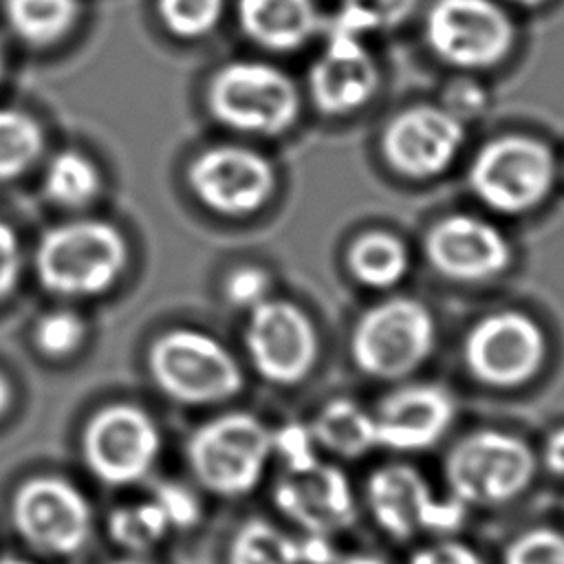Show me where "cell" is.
<instances>
[{"label":"cell","mask_w":564,"mask_h":564,"mask_svg":"<svg viewBox=\"0 0 564 564\" xmlns=\"http://www.w3.org/2000/svg\"><path fill=\"white\" fill-rule=\"evenodd\" d=\"M126 264L123 236L106 220H73L48 229L35 249L40 284L64 297L99 295Z\"/></svg>","instance_id":"1"},{"label":"cell","mask_w":564,"mask_h":564,"mask_svg":"<svg viewBox=\"0 0 564 564\" xmlns=\"http://www.w3.org/2000/svg\"><path fill=\"white\" fill-rule=\"evenodd\" d=\"M271 454V430L249 412H227L198 425L185 445L194 478L220 498L249 494Z\"/></svg>","instance_id":"2"},{"label":"cell","mask_w":564,"mask_h":564,"mask_svg":"<svg viewBox=\"0 0 564 564\" xmlns=\"http://www.w3.org/2000/svg\"><path fill=\"white\" fill-rule=\"evenodd\" d=\"M154 386L172 401L212 405L242 390V370L234 355L212 335L196 328H172L148 350Z\"/></svg>","instance_id":"3"},{"label":"cell","mask_w":564,"mask_h":564,"mask_svg":"<svg viewBox=\"0 0 564 564\" xmlns=\"http://www.w3.org/2000/svg\"><path fill=\"white\" fill-rule=\"evenodd\" d=\"M449 496L467 507H498L518 498L535 476V454L516 434L478 430L452 445L443 460Z\"/></svg>","instance_id":"4"},{"label":"cell","mask_w":564,"mask_h":564,"mask_svg":"<svg viewBox=\"0 0 564 564\" xmlns=\"http://www.w3.org/2000/svg\"><path fill=\"white\" fill-rule=\"evenodd\" d=\"M207 108L231 130L275 137L295 123L300 93L278 66L242 59L214 73L207 86Z\"/></svg>","instance_id":"5"},{"label":"cell","mask_w":564,"mask_h":564,"mask_svg":"<svg viewBox=\"0 0 564 564\" xmlns=\"http://www.w3.org/2000/svg\"><path fill=\"white\" fill-rule=\"evenodd\" d=\"M436 324L425 304L394 295L366 308L350 335L355 366L375 379L394 381L414 372L432 352Z\"/></svg>","instance_id":"6"},{"label":"cell","mask_w":564,"mask_h":564,"mask_svg":"<svg viewBox=\"0 0 564 564\" xmlns=\"http://www.w3.org/2000/svg\"><path fill=\"white\" fill-rule=\"evenodd\" d=\"M555 170L553 152L544 141L529 134H502L476 152L467 181L489 209L522 214L549 196Z\"/></svg>","instance_id":"7"},{"label":"cell","mask_w":564,"mask_h":564,"mask_svg":"<svg viewBox=\"0 0 564 564\" xmlns=\"http://www.w3.org/2000/svg\"><path fill=\"white\" fill-rule=\"evenodd\" d=\"M161 452L152 416L132 403L97 410L82 430V460L104 485L126 487L143 480Z\"/></svg>","instance_id":"8"},{"label":"cell","mask_w":564,"mask_h":564,"mask_svg":"<svg viewBox=\"0 0 564 564\" xmlns=\"http://www.w3.org/2000/svg\"><path fill=\"white\" fill-rule=\"evenodd\" d=\"M11 524L31 549L68 557L86 546L93 511L73 482L59 476H33L11 498Z\"/></svg>","instance_id":"9"},{"label":"cell","mask_w":564,"mask_h":564,"mask_svg":"<svg viewBox=\"0 0 564 564\" xmlns=\"http://www.w3.org/2000/svg\"><path fill=\"white\" fill-rule=\"evenodd\" d=\"M546 357L540 324L522 311H496L480 317L465 335L467 372L491 388H516L533 379Z\"/></svg>","instance_id":"10"},{"label":"cell","mask_w":564,"mask_h":564,"mask_svg":"<svg viewBox=\"0 0 564 564\" xmlns=\"http://www.w3.org/2000/svg\"><path fill=\"white\" fill-rule=\"evenodd\" d=\"M425 42L445 64L487 68L513 46V22L494 0H434L425 13Z\"/></svg>","instance_id":"11"},{"label":"cell","mask_w":564,"mask_h":564,"mask_svg":"<svg viewBox=\"0 0 564 564\" xmlns=\"http://www.w3.org/2000/svg\"><path fill=\"white\" fill-rule=\"evenodd\" d=\"M366 502L379 529L399 542L419 533H452L467 513V505L454 496L434 498L421 471L405 463L375 469L366 482Z\"/></svg>","instance_id":"12"},{"label":"cell","mask_w":564,"mask_h":564,"mask_svg":"<svg viewBox=\"0 0 564 564\" xmlns=\"http://www.w3.org/2000/svg\"><path fill=\"white\" fill-rule=\"evenodd\" d=\"M245 346L253 370L278 386L300 383L317 359L315 326L289 300L267 297L249 311Z\"/></svg>","instance_id":"13"},{"label":"cell","mask_w":564,"mask_h":564,"mask_svg":"<svg viewBox=\"0 0 564 564\" xmlns=\"http://www.w3.org/2000/svg\"><path fill=\"white\" fill-rule=\"evenodd\" d=\"M275 181L271 161L242 145L207 148L187 167V183L198 200L225 216L258 212L271 198Z\"/></svg>","instance_id":"14"},{"label":"cell","mask_w":564,"mask_h":564,"mask_svg":"<svg viewBox=\"0 0 564 564\" xmlns=\"http://www.w3.org/2000/svg\"><path fill=\"white\" fill-rule=\"evenodd\" d=\"M463 139V121L454 112L419 104L388 121L381 134V152L394 172L410 178H432L452 165Z\"/></svg>","instance_id":"15"},{"label":"cell","mask_w":564,"mask_h":564,"mask_svg":"<svg viewBox=\"0 0 564 564\" xmlns=\"http://www.w3.org/2000/svg\"><path fill=\"white\" fill-rule=\"evenodd\" d=\"M273 505L304 533L317 535L339 533L357 518L346 474L322 460L302 471H284L273 485Z\"/></svg>","instance_id":"16"},{"label":"cell","mask_w":564,"mask_h":564,"mask_svg":"<svg viewBox=\"0 0 564 564\" xmlns=\"http://www.w3.org/2000/svg\"><path fill=\"white\" fill-rule=\"evenodd\" d=\"M425 256L432 269L449 280L480 282L509 267L511 247L491 223L469 214H452L430 227Z\"/></svg>","instance_id":"17"},{"label":"cell","mask_w":564,"mask_h":564,"mask_svg":"<svg viewBox=\"0 0 564 564\" xmlns=\"http://www.w3.org/2000/svg\"><path fill=\"white\" fill-rule=\"evenodd\" d=\"M379 86V68L364 37L333 31L319 57L308 68L313 106L328 117H344L370 101Z\"/></svg>","instance_id":"18"},{"label":"cell","mask_w":564,"mask_h":564,"mask_svg":"<svg viewBox=\"0 0 564 564\" xmlns=\"http://www.w3.org/2000/svg\"><path fill=\"white\" fill-rule=\"evenodd\" d=\"M452 394L434 383H410L388 392L372 412L377 445L419 452L441 441L454 421Z\"/></svg>","instance_id":"19"},{"label":"cell","mask_w":564,"mask_h":564,"mask_svg":"<svg viewBox=\"0 0 564 564\" xmlns=\"http://www.w3.org/2000/svg\"><path fill=\"white\" fill-rule=\"evenodd\" d=\"M242 33L267 51H295L319 26L315 0H238Z\"/></svg>","instance_id":"20"},{"label":"cell","mask_w":564,"mask_h":564,"mask_svg":"<svg viewBox=\"0 0 564 564\" xmlns=\"http://www.w3.org/2000/svg\"><path fill=\"white\" fill-rule=\"evenodd\" d=\"M308 427L317 447L341 458H361L377 447L372 414L352 399H330Z\"/></svg>","instance_id":"21"},{"label":"cell","mask_w":564,"mask_h":564,"mask_svg":"<svg viewBox=\"0 0 564 564\" xmlns=\"http://www.w3.org/2000/svg\"><path fill=\"white\" fill-rule=\"evenodd\" d=\"M346 262L357 282L370 289H390L405 278L410 256L397 236L368 231L355 238Z\"/></svg>","instance_id":"22"},{"label":"cell","mask_w":564,"mask_h":564,"mask_svg":"<svg viewBox=\"0 0 564 564\" xmlns=\"http://www.w3.org/2000/svg\"><path fill=\"white\" fill-rule=\"evenodd\" d=\"M9 26L29 44L57 42L77 18V0H4Z\"/></svg>","instance_id":"23"},{"label":"cell","mask_w":564,"mask_h":564,"mask_svg":"<svg viewBox=\"0 0 564 564\" xmlns=\"http://www.w3.org/2000/svg\"><path fill=\"white\" fill-rule=\"evenodd\" d=\"M227 564H302L300 540L269 520L251 518L231 535Z\"/></svg>","instance_id":"24"},{"label":"cell","mask_w":564,"mask_h":564,"mask_svg":"<svg viewBox=\"0 0 564 564\" xmlns=\"http://www.w3.org/2000/svg\"><path fill=\"white\" fill-rule=\"evenodd\" d=\"M106 531L112 544L132 555H141L161 544V540L170 533V527L159 507L148 498L115 507L108 513Z\"/></svg>","instance_id":"25"},{"label":"cell","mask_w":564,"mask_h":564,"mask_svg":"<svg viewBox=\"0 0 564 564\" xmlns=\"http://www.w3.org/2000/svg\"><path fill=\"white\" fill-rule=\"evenodd\" d=\"M101 187L99 172L88 156L64 150L51 159L44 172L46 196L62 207H82L90 203Z\"/></svg>","instance_id":"26"},{"label":"cell","mask_w":564,"mask_h":564,"mask_svg":"<svg viewBox=\"0 0 564 564\" xmlns=\"http://www.w3.org/2000/svg\"><path fill=\"white\" fill-rule=\"evenodd\" d=\"M37 121L20 110L0 108V181L22 174L42 152Z\"/></svg>","instance_id":"27"},{"label":"cell","mask_w":564,"mask_h":564,"mask_svg":"<svg viewBox=\"0 0 564 564\" xmlns=\"http://www.w3.org/2000/svg\"><path fill=\"white\" fill-rule=\"evenodd\" d=\"M419 0H339L333 31L364 37L375 31H390L403 24Z\"/></svg>","instance_id":"28"},{"label":"cell","mask_w":564,"mask_h":564,"mask_svg":"<svg viewBox=\"0 0 564 564\" xmlns=\"http://www.w3.org/2000/svg\"><path fill=\"white\" fill-rule=\"evenodd\" d=\"M225 11V0H159L165 26L181 37H200L214 31Z\"/></svg>","instance_id":"29"},{"label":"cell","mask_w":564,"mask_h":564,"mask_svg":"<svg viewBox=\"0 0 564 564\" xmlns=\"http://www.w3.org/2000/svg\"><path fill=\"white\" fill-rule=\"evenodd\" d=\"M84 335L86 326L82 317L66 308L44 313L33 328V341L46 357H66L75 352L84 341Z\"/></svg>","instance_id":"30"},{"label":"cell","mask_w":564,"mask_h":564,"mask_svg":"<svg viewBox=\"0 0 564 564\" xmlns=\"http://www.w3.org/2000/svg\"><path fill=\"white\" fill-rule=\"evenodd\" d=\"M502 564H564V533L551 527L529 529L511 540Z\"/></svg>","instance_id":"31"},{"label":"cell","mask_w":564,"mask_h":564,"mask_svg":"<svg viewBox=\"0 0 564 564\" xmlns=\"http://www.w3.org/2000/svg\"><path fill=\"white\" fill-rule=\"evenodd\" d=\"M150 500L163 513L170 531H187L196 527L200 520V502L196 494L181 482H174V480L156 482L150 494Z\"/></svg>","instance_id":"32"},{"label":"cell","mask_w":564,"mask_h":564,"mask_svg":"<svg viewBox=\"0 0 564 564\" xmlns=\"http://www.w3.org/2000/svg\"><path fill=\"white\" fill-rule=\"evenodd\" d=\"M271 449L282 458L284 471H302L319 460L311 427L304 423H286L271 432Z\"/></svg>","instance_id":"33"},{"label":"cell","mask_w":564,"mask_h":564,"mask_svg":"<svg viewBox=\"0 0 564 564\" xmlns=\"http://www.w3.org/2000/svg\"><path fill=\"white\" fill-rule=\"evenodd\" d=\"M269 291H271L269 273L251 264L238 267L236 271L229 273L225 282V297L229 300V304L245 311H251L253 306L264 302L269 297Z\"/></svg>","instance_id":"34"},{"label":"cell","mask_w":564,"mask_h":564,"mask_svg":"<svg viewBox=\"0 0 564 564\" xmlns=\"http://www.w3.org/2000/svg\"><path fill=\"white\" fill-rule=\"evenodd\" d=\"M410 564H485L482 557L467 544L456 540H441L419 549Z\"/></svg>","instance_id":"35"},{"label":"cell","mask_w":564,"mask_h":564,"mask_svg":"<svg viewBox=\"0 0 564 564\" xmlns=\"http://www.w3.org/2000/svg\"><path fill=\"white\" fill-rule=\"evenodd\" d=\"M20 271V247L13 229L0 220V297H4Z\"/></svg>","instance_id":"36"},{"label":"cell","mask_w":564,"mask_h":564,"mask_svg":"<svg viewBox=\"0 0 564 564\" xmlns=\"http://www.w3.org/2000/svg\"><path fill=\"white\" fill-rule=\"evenodd\" d=\"M300 560L302 564H335V549L330 544V535L304 533L300 540Z\"/></svg>","instance_id":"37"},{"label":"cell","mask_w":564,"mask_h":564,"mask_svg":"<svg viewBox=\"0 0 564 564\" xmlns=\"http://www.w3.org/2000/svg\"><path fill=\"white\" fill-rule=\"evenodd\" d=\"M542 460L553 476H564V427H557L549 434Z\"/></svg>","instance_id":"38"},{"label":"cell","mask_w":564,"mask_h":564,"mask_svg":"<svg viewBox=\"0 0 564 564\" xmlns=\"http://www.w3.org/2000/svg\"><path fill=\"white\" fill-rule=\"evenodd\" d=\"M335 564H386L381 557L368 555V553H355V555H346L335 560Z\"/></svg>","instance_id":"39"},{"label":"cell","mask_w":564,"mask_h":564,"mask_svg":"<svg viewBox=\"0 0 564 564\" xmlns=\"http://www.w3.org/2000/svg\"><path fill=\"white\" fill-rule=\"evenodd\" d=\"M11 405V386L7 383V379L0 377V416L9 410Z\"/></svg>","instance_id":"40"},{"label":"cell","mask_w":564,"mask_h":564,"mask_svg":"<svg viewBox=\"0 0 564 564\" xmlns=\"http://www.w3.org/2000/svg\"><path fill=\"white\" fill-rule=\"evenodd\" d=\"M0 564H37V562H31V560H24V557H2Z\"/></svg>","instance_id":"41"},{"label":"cell","mask_w":564,"mask_h":564,"mask_svg":"<svg viewBox=\"0 0 564 564\" xmlns=\"http://www.w3.org/2000/svg\"><path fill=\"white\" fill-rule=\"evenodd\" d=\"M516 4H522V7H538V4H542V2H546V0H513Z\"/></svg>","instance_id":"42"},{"label":"cell","mask_w":564,"mask_h":564,"mask_svg":"<svg viewBox=\"0 0 564 564\" xmlns=\"http://www.w3.org/2000/svg\"><path fill=\"white\" fill-rule=\"evenodd\" d=\"M112 564H145V562H141V560H137V557H126V560H117V562H112Z\"/></svg>","instance_id":"43"},{"label":"cell","mask_w":564,"mask_h":564,"mask_svg":"<svg viewBox=\"0 0 564 564\" xmlns=\"http://www.w3.org/2000/svg\"><path fill=\"white\" fill-rule=\"evenodd\" d=\"M0 73H2V55H0Z\"/></svg>","instance_id":"44"}]
</instances>
